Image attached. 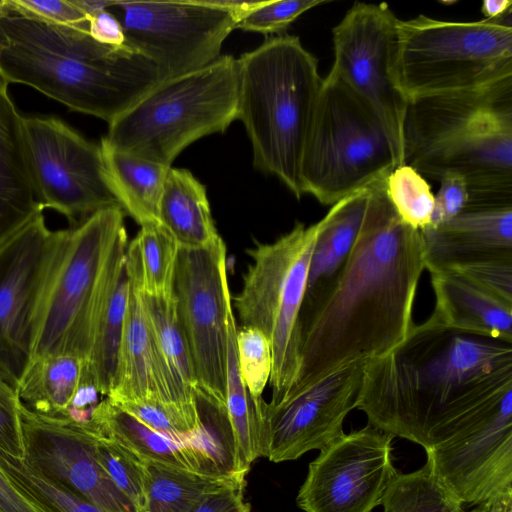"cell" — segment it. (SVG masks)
Masks as SVG:
<instances>
[{
	"instance_id": "cell-1",
	"label": "cell",
	"mask_w": 512,
	"mask_h": 512,
	"mask_svg": "<svg viewBox=\"0 0 512 512\" xmlns=\"http://www.w3.org/2000/svg\"><path fill=\"white\" fill-rule=\"evenodd\" d=\"M385 181L373 185L362 227L340 271L301 312L300 369L289 392L349 363L387 353L415 325L413 305L426 269L424 240L395 212Z\"/></svg>"
},
{
	"instance_id": "cell-2",
	"label": "cell",
	"mask_w": 512,
	"mask_h": 512,
	"mask_svg": "<svg viewBox=\"0 0 512 512\" xmlns=\"http://www.w3.org/2000/svg\"><path fill=\"white\" fill-rule=\"evenodd\" d=\"M512 403V343L427 320L364 365L356 408L425 450Z\"/></svg>"
},
{
	"instance_id": "cell-3",
	"label": "cell",
	"mask_w": 512,
	"mask_h": 512,
	"mask_svg": "<svg viewBox=\"0 0 512 512\" xmlns=\"http://www.w3.org/2000/svg\"><path fill=\"white\" fill-rule=\"evenodd\" d=\"M0 79L108 124L162 80L128 45L100 43L88 30L40 19L9 0L0 9Z\"/></svg>"
},
{
	"instance_id": "cell-4",
	"label": "cell",
	"mask_w": 512,
	"mask_h": 512,
	"mask_svg": "<svg viewBox=\"0 0 512 512\" xmlns=\"http://www.w3.org/2000/svg\"><path fill=\"white\" fill-rule=\"evenodd\" d=\"M404 163L437 181L461 176L465 210L512 207V77L408 102Z\"/></svg>"
},
{
	"instance_id": "cell-5",
	"label": "cell",
	"mask_w": 512,
	"mask_h": 512,
	"mask_svg": "<svg viewBox=\"0 0 512 512\" xmlns=\"http://www.w3.org/2000/svg\"><path fill=\"white\" fill-rule=\"evenodd\" d=\"M236 64L237 120L250 140L253 165L300 199L301 158L323 81L317 59L298 37L285 34L267 38Z\"/></svg>"
},
{
	"instance_id": "cell-6",
	"label": "cell",
	"mask_w": 512,
	"mask_h": 512,
	"mask_svg": "<svg viewBox=\"0 0 512 512\" xmlns=\"http://www.w3.org/2000/svg\"><path fill=\"white\" fill-rule=\"evenodd\" d=\"M236 59L220 56L201 69L164 79L108 124L103 139L138 157L172 166L196 140L237 120Z\"/></svg>"
},
{
	"instance_id": "cell-7",
	"label": "cell",
	"mask_w": 512,
	"mask_h": 512,
	"mask_svg": "<svg viewBox=\"0 0 512 512\" xmlns=\"http://www.w3.org/2000/svg\"><path fill=\"white\" fill-rule=\"evenodd\" d=\"M512 77V10L493 20H398L394 79L407 100Z\"/></svg>"
},
{
	"instance_id": "cell-8",
	"label": "cell",
	"mask_w": 512,
	"mask_h": 512,
	"mask_svg": "<svg viewBox=\"0 0 512 512\" xmlns=\"http://www.w3.org/2000/svg\"><path fill=\"white\" fill-rule=\"evenodd\" d=\"M398 166L378 119L330 70L323 78L303 149L302 194L332 206L385 180Z\"/></svg>"
},
{
	"instance_id": "cell-9",
	"label": "cell",
	"mask_w": 512,
	"mask_h": 512,
	"mask_svg": "<svg viewBox=\"0 0 512 512\" xmlns=\"http://www.w3.org/2000/svg\"><path fill=\"white\" fill-rule=\"evenodd\" d=\"M319 230V221L308 227L297 222L274 242L247 249L252 262L233 297L242 326L259 329L270 342V404L285 398L300 369V317Z\"/></svg>"
},
{
	"instance_id": "cell-10",
	"label": "cell",
	"mask_w": 512,
	"mask_h": 512,
	"mask_svg": "<svg viewBox=\"0 0 512 512\" xmlns=\"http://www.w3.org/2000/svg\"><path fill=\"white\" fill-rule=\"evenodd\" d=\"M124 214L120 206L109 207L67 229L45 296L33 360L51 354L87 360L103 272L126 231Z\"/></svg>"
},
{
	"instance_id": "cell-11",
	"label": "cell",
	"mask_w": 512,
	"mask_h": 512,
	"mask_svg": "<svg viewBox=\"0 0 512 512\" xmlns=\"http://www.w3.org/2000/svg\"><path fill=\"white\" fill-rule=\"evenodd\" d=\"M251 1H117L107 10L121 24L126 45L152 63L161 79L213 63Z\"/></svg>"
},
{
	"instance_id": "cell-12",
	"label": "cell",
	"mask_w": 512,
	"mask_h": 512,
	"mask_svg": "<svg viewBox=\"0 0 512 512\" xmlns=\"http://www.w3.org/2000/svg\"><path fill=\"white\" fill-rule=\"evenodd\" d=\"M173 294L195 372L198 401L214 414L226 398L229 330L235 320L222 238L203 248H181Z\"/></svg>"
},
{
	"instance_id": "cell-13",
	"label": "cell",
	"mask_w": 512,
	"mask_h": 512,
	"mask_svg": "<svg viewBox=\"0 0 512 512\" xmlns=\"http://www.w3.org/2000/svg\"><path fill=\"white\" fill-rule=\"evenodd\" d=\"M66 233L50 230L42 213L0 246V377L16 391L33 361Z\"/></svg>"
},
{
	"instance_id": "cell-14",
	"label": "cell",
	"mask_w": 512,
	"mask_h": 512,
	"mask_svg": "<svg viewBox=\"0 0 512 512\" xmlns=\"http://www.w3.org/2000/svg\"><path fill=\"white\" fill-rule=\"evenodd\" d=\"M398 20L386 3L355 2L333 28L331 70L373 112L400 166L408 102L394 79Z\"/></svg>"
},
{
	"instance_id": "cell-15",
	"label": "cell",
	"mask_w": 512,
	"mask_h": 512,
	"mask_svg": "<svg viewBox=\"0 0 512 512\" xmlns=\"http://www.w3.org/2000/svg\"><path fill=\"white\" fill-rule=\"evenodd\" d=\"M23 126L33 183L44 209L58 211L75 227L100 210L120 206L100 144L55 117H24Z\"/></svg>"
},
{
	"instance_id": "cell-16",
	"label": "cell",
	"mask_w": 512,
	"mask_h": 512,
	"mask_svg": "<svg viewBox=\"0 0 512 512\" xmlns=\"http://www.w3.org/2000/svg\"><path fill=\"white\" fill-rule=\"evenodd\" d=\"M393 438L368 424L322 448L298 491V507L304 512H372L397 474Z\"/></svg>"
},
{
	"instance_id": "cell-17",
	"label": "cell",
	"mask_w": 512,
	"mask_h": 512,
	"mask_svg": "<svg viewBox=\"0 0 512 512\" xmlns=\"http://www.w3.org/2000/svg\"><path fill=\"white\" fill-rule=\"evenodd\" d=\"M366 361H355L317 382L289 392L277 404L266 401L261 413L262 457L279 463L321 450L343 432L356 408Z\"/></svg>"
},
{
	"instance_id": "cell-18",
	"label": "cell",
	"mask_w": 512,
	"mask_h": 512,
	"mask_svg": "<svg viewBox=\"0 0 512 512\" xmlns=\"http://www.w3.org/2000/svg\"><path fill=\"white\" fill-rule=\"evenodd\" d=\"M20 417L28 466L104 512H136L102 467L89 427L35 414L21 403Z\"/></svg>"
},
{
	"instance_id": "cell-19",
	"label": "cell",
	"mask_w": 512,
	"mask_h": 512,
	"mask_svg": "<svg viewBox=\"0 0 512 512\" xmlns=\"http://www.w3.org/2000/svg\"><path fill=\"white\" fill-rule=\"evenodd\" d=\"M435 476L473 506L512 491V404L425 450Z\"/></svg>"
},
{
	"instance_id": "cell-20",
	"label": "cell",
	"mask_w": 512,
	"mask_h": 512,
	"mask_svg": "<svg viewBox=\"0 0 512 512\" xmlns=\"http://www.w3.org/2000/svg\"><path fill=\"white\" fill-rule=\"evenodd\" d=\"M88 427L145 465L218 475L241 474L232 469L223 447L216 438H171L142 423L107 397H104L94 409Z\"/></svg>"
},
{
	"instance_id": "cell-21",
	"label": "cell",
	"mask_w": 512,
	"mask_h": 512,
	"mask_svg": "<svg viewBox=\"0 0 512 512\" xmlns=\"http://www.w3.org/2000/svg\"><path fill=\"white\" fill-rule=\"evenodd\" d=\"M421 232L429 272L489 258H512V207L465 210Z\"/></svg>"
},
{
	"instance_id": "cell-22",
	"label": "cell",
	"mask_w": 512,
	"mask_h": 512,
	"mask_svg": "<svg viewBox=\"0 0 512 512\" xmlns=\"http://www.w3.org/2000/svg\"><path fill=\"white\" fill-rule=\"evenodd\" d=\"M23 118L0 79V246L44 210L31 175Z\"/></svg>"
},
{
	"instance_id": "cell-23",
	"label": "cell",
	"mask_w": 512,
	"mask_h": 512,
	"mask_svg": "<svg viewBox=\"0 0 512 512\" xmlns=\"http://www.w3.org/2000/svg\"><path fill=\"white\" fill-rule=\"evenodd\" d=\"M127 233L117 239L106 263L93 312L90 350L85 365L99 393L107 397L113 387L129 295L126 267Z\"/></svg>"
},
{
	"instance_id": "cell-24",
	"label": "cell",
	"mask_w": 512,
	"mask_h": 512,
	"mask_svg": "<svg viewBox=\"0 0 512 512\" xmlns=\"http://www.w3.org/2000/svg\"><path fill=\"white\" fill-rule=\"evenodd\" d=\"M435 295L433 325L512 343V306L449 271L429 272Z\"/></svg>"
},
{
	"instance_id": "cell-25",
	"label": "cell",
	"mask_w": 512,
	"mask_h": 512,
	"mask_svg": "<svg viewBox=\"0 0 512 512\" xmlns=\"http://www.w3.org/2000/svg\"><path fill=\"white\" fill-rule=\"evenodd\" d=\"M129 284L117 371L107 398L113 402L151 398L165 403L161 398V373L155 341L142 295L130 281Z\"/></svg>"
},
{
	"instance_id": "cell-26",
	"label": "cell",
	"mask_w": 512,
	"mask_h": 512,
	"mask_svg": "<svg viewBox=\"0 0 512 512\" xmlns=\"http://www.w3.org/2000/svg\"><path fill=\"white\" fill-rule=\"evenodd\" d=\"M373 185L335 203L319 220L302 310L323 294L346 261L365 219Z\"/></svg>"
},
{
	"instance_id": "cell-27",
	"label": "cell",
	"mask_w": 512,
	"mask_h": 512,
	"mask_svg": "<svg viewBox=\"0 0 512 512\" xmlns=\"http://www.w3.org/2000/svg\"><path fill=\"white\" fill-rule=\"evenodd\" d=\"M141 295L169 397L180 407L200 410L194 365L174 295L171 298Z\"/></svg>"
},
{
	"instance_id": "cell-28",
	"label": "cell",
	"mask_w": 512,
	"mask_h": 512,
	"mask_svg": "<svg viewBox=\"0 0 512 512\" xmlns=\"http://www.w3.org/2000/svg\"><path fill=\"white\" fill-rule=\"evenodd\" d=\"M159 221L181 248H203L221 238L205 186L186 169H169L160 199Z\"/></svg>"
},
{
	"instance_id": "cell-29",
	"label": "cell",
	"mask_w": 512,
	"mask_h": 512,
	"mask_svg": "<svg viewBox=\"0 0 512 512\" xmlns=\"http://www.w3.org/2000/svg\"><path fill=\"white\" fill-rule=\"evenodd\" d=\"M100 146L109 183L124 212L140 226L160 222V199L172 166L119 150L103 138Z\"/></svg>"
},
{
	"instance_id": "cell-30",
	"label": "cell",
	"mask_w": 512,
	"mask_h": 512,
	"mask_svg": "<svg viewBox=\"0 0 512 512\" xmlns=\"http://www.w3.org/2000/svg\"><path fill=\"white\" fill-rule=\"evenodd\" d=\"M83 364L84 360L73 354L34 359L17 389L21 405L44 417L64 419Z\"/></svg>"
},
{
	"instance_id": "cell-31",
	"label": "cell",
	"mask_w": 512,
	"mask_h": 512,
	"mask_svg": "<svg viewBox=\"0 0 512 512\" xmlns=\"http://www.w3.org/2000/svg\"><path fill=\"white\" fill-rule=\"evenodd\" d=\"M140 227L127 245L129 281L144 295L171 298L180 246L161 222Z\"/></svg>"
},
{
	"instance_id": "cell-32",
	"label": "cell",
	"mask_w": 512,
	"mask_h": 512,
	"mask_svg": "<svg viewBox=\"0 0 512 512\" xmlns=\"http://www.w3.org/2000/svg\"><path fill=\"white\" fill-rule=\"evenodd\" d=\"M149 469L148 512H192L208 495L245 482V475L208 474L167 466Z\"/></svg>"
},
{
	"instance_id": "cell-33",
	"label": "cell",
	"mask_w": 512,
	"mask_h": 512,
	"mask_svg": "<svg viewBox=\"0 0 512 512\" xmlns=\"http://www.w3.org/2000/svg\"><path fill=\"white\" fill-rule=\"evenodd\" d=\"M383 512H461L464 504L435 476L426 462L420 469L399 473L389 483Z\"/></svg>"
},
{
	"instance_id": "cell-34",
	"label": "cell",
	"mask_w": 512,
	"mask_h": 512,
	"mask_svg": "<svg viewBox=\"0 0 512 512\" xmlns=\"http://www.w3.org/2000/svg\"><path fill=\"white\" fill-rule=\"evenodd\" d=\"M0 470L14 487L43 512H104L82 497L47 479L23 459L0 449Z\"/></svg>"
},
{
	"instance_id": "cell-35",
	"label": "cell",
	"mask_w": 512,
	"mask_h": 512,
	"mask_svg": "<svg viewBox=\"0 0 512 512\" xmlns=\"http://www.w3.org/2000/svg\"><path fill=\"white\" fill-rule=\"evenodd\" d=\"M385 191L404 223L420 231L430 226L434 195L426 179L413 167L407 164L396 167L386 178Z\"/></svg>"
},
{
	"instance_id": "cell-36",
	"label": "cell",
	"mask_w": 512,
	"mask_h": 512,
	"mask_svg": "<svg viewBox=\"0 0 512 512\" xmlns=\"http://www.w3.org/2000/svg\"><path fill=\"white\" fill-rule=\"evenodd\" d=\"M96 437L97 457L114 485L132 503L136 512H148V466L117 444L97 434Z\"/></svg>"
},
{
	"instance_id": "cell-37",
	"label": "cell",
	"mask_w": 512,
	"mask_h": 512,
	"mask_svg": "<svg viewBox=\"0 0 512 512\" xmlns=\"http://www.w3.org/2000/svg\"><path fill=\"white\" fill-rule=\"evenodd\" d=\"M236 349L242 379L254 401L262 404L272 370L270 342L259 329L241 326L237 328Z\"/></svg>"
},
{
	"instance_id": "cell-38",
	"label": "cell",
	"mask_w": 512,
	"mask_h": 512,
	"mask_svg": "<svg viewBox=\"0 0 512 512\" xmlns=\"http://www.w3.org/2000/svg\"><path fill=\"white\" fill-rule=\"evenodd\" d=\"M321 0L252 1L238 17L235 29L272 35L285 31L304 12L325 3Z\"/></svg>"
},
{
	"instance_id": "cell-39",
	"label": "cell",
	"mask_w": 512,
	"mask_h": 512,
	"mask_svg": "<svg viewBox=\"0 0 512 512\" xmlns=\"http://www.w3.org/2000/svg\"><path fill=\"white\" fill-rule=\"evenodd\" d=\"M464 278L480 290L512 306V258H489L451 265L442 270Z\"/></svg>"
},
{
	"instance_id": "cell-40",
	"label": "cell",
	"mask_w": 512,
	"mask_h": 512,
	"mask_svg": "<svg viewBox=\"0 0 512 512\" xmlns=\"http://www.w3.org/2000/svg\"><path fill=\"white\" fill-rule=\"evenodd\" d=\"M0 449L23 459L24 445L17 391L0 377Z\"/></svg>"
},
{
	"instance_id": "cell-41",
	"label": "cell",
	"mask_w": 512,
	"mask_h": 512,
	"mask_svg": "<svg viewBox=\"0 0 512 512\" xmlns=\"http://www.w3.org/2000/svg\"><path fill=\"white\" fill-rule=\"evenodd\" d=\"M9 2L40 19L88 30V17L74 0H9Z\"/></svg>"
},
{
	"instance_id": "cell-42",
	"label": "cell",
	"mask_w": 512,
	"mask_h": 512,
	"mask_svg": "<svg viewBox=\"0 0 512 512\" xmlns=\"http://www.w3.org/2000/svg\"><path fill=\"white\" fill-rule=\"evenodd\" d=\"M441 186L434 196V210L429 227H437L463 212L468 203L466 181L457 174H446L439 180Z\"/></svg>"
},
{
	"instance_id": "cell-43",
	"label": "cell",
	"mask_w": 512,
	"mask_h": 512,
	"mask_svg": "<svg viewBox=\"0 0 512 512\" xmlns=\"http://www.w3.org/2000/svg\"><path fill=\"white\" fill-rule=\"evenodd\" d=\"M98 388L89 369L83 364L78 386L68 404L64 420L79 426H87L98 403Z\"/></svg>"
},
{
	"instance_id": "cell-44",
	"label": "cell",
	"mask_w": 512,
	"mask_h": 512,
	"mask_svg": "<svg viewBox=\"0 0 512 512\" xmlns=\"http://www.w3.org/2000/svg\"><path fill=\"white\" fill-rule=\"evenodd\" d=\"M245 482L228 485L204 498L192 512H251L244 499Z\"/></svg>"
},
{
	"instance_id": "cell-45",
	"label": "cell",
	"mask_w": 512,
	"mask_h": 512,
	"mask_svg": "<svg viewBox=\"0 0 512 512\" xmlns=\"http://www.w3.org/2000/svg\"><path fill=\"white\" fill-rule=\"evenodd\" d=\"M88 31L100 43L115 46L126 45L121 24L107 8L89 17Z\"/></svg>"
},
{
	"instance_id": "cell-46",
	"label": "cell",
	"mask_w": 512,
	"mask_h": 512,
	"mask_svg": "<svg viewBox=\"0 0 512 512\" xmlns=\"http://www.w3.org/2000/svg\"><path fill=\"white\" fill-rule=\"evenodd\" d=\"M0 512H43L21 494L0 470Z\"/></svg>"
},
{
	"instance_id": "cell-47",
	"label": "cell",
	"mask_w": 512,
	"mask_h": 512,
	"mask_svg": "<svg viewBox=\"0 0 512 512\" xmlns=\"http://www.w3.org/2000/svg\"><path fill=\"white\" fill-rule=\"evenodd\" d=\"M461 512H512V491L471 506Z\"/></svg>"
},
{
	"instance_id": "cell-48",
	"label": "cell",
	"mask_w": 512,
	"mask_h": 512,
	"mask_svg": "<svg viewBox=\"0 0 512 512\" xmlns=\"http://www.w3.org/2000/svg\"><path fill=\"white\" fill-rule=\"evenodd\" d=\"M511 10V0H485L481 6V13L486 20L497 19Z\"/></svg>"
},
{
	"instance_id": "cell-49",
	"label": "cell",
	"mask_w": 512,
	"mask_h": 512,
	"mask_svg": "<svg viewBox=\"0 0 512 512\" xmlns=\"http://www.w3.org/2000/svg\"><path fill=\"white\" fill-rule=\"evenodd\" d=\"M75 4L85 13L88 17L92 16L96 12L106 9L109 5L108 1H90V0H74Z\"/></svg>"
},
{
	"instance_id": "cell-50",
	"label": "cell",
	"mask_w": 512,
	"mask_h": 512,
	"mask_svg": "<svg viewBox=\"0 0 512 512\" xmlns=\"http://www.w3.org/2000/svg\"><path fill=\"white\" fill-rule=\"evenodd\" d=\"M2 5H3V0H0V9H1Z\"/></svg>"
}]
</instances>
